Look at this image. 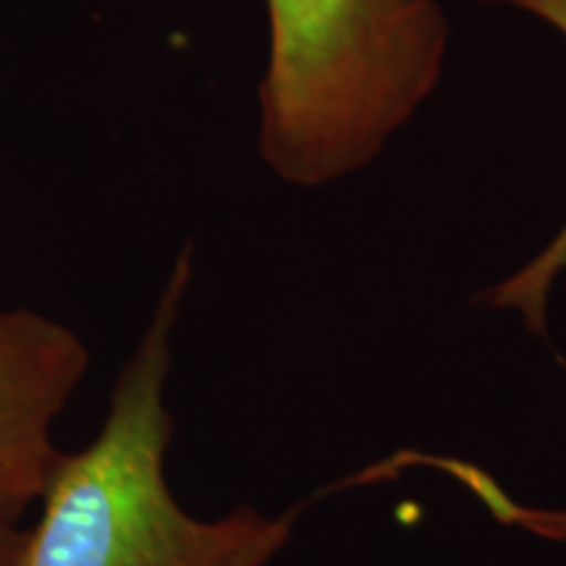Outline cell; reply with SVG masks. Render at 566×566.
Listing matches in <instances>:
<instances>
[{"mask_svg":"<svg viewBox=\"0 0 566 566\" xmlns=\"http://www.w3.org/2000/svg\"><path fill=\"white\" fill-rule=\"evenodd\" d=\"M189 283L187 247L118 373L97 436L74 454L63 451L48 478L17 566H265L289 541L296 512L271 520L239 506L221 520H197L168 485L166 388Z\"/></svg>","mask_w":566,"mask_h":566,"instance_id":"cell-1","label":"cell"},{"mask_svg":"<svg viewBox=\"0 0 566 566\" xmlns=\"http://www.w3.org/2000/svg\"><path fill=\"white\" fill-rule=\"evenodd\" d=\"M260 155L292 187L363 171L441 84L438 0H265Z\"/></svg>","mask_w":566,"mask_h":566,"instance_id":"cell-2","label":"cell"},{"mask_svg":"<svg viewBox=\"0 0 566 566\" xmlns=\"http://www.w3.org/2000/svg\"><path fill=\"white\" fill-rule=\"evenodd\" d=\"M90 349L34 310H0V525L38 504L63 451L55 420L82 386Z\"/></svg>","mask_w":566,"mask_h":566,"instance_id":"cell-3","label":"cell"},{"mask_svg":"<svg viewBox=\"0 0 566 566\" xmlns=\"http://www.w3.org/2000/svg\"><path fill=\"white\" fill-rule=\"evenodd\" d=\"M480 3L512 6V9L527 11L546 24L554 27L566 38V0H480ZM566 271V223L546 244V250L535 254L530 263L509 275L506 281L495 283L493 289L480 296V302L499 310H514L535 336H543L548 328V294L558 275Z\"/></svg>","mask_w":566,"mask_h":566,"instance_id":"cell-4","label":"cell"},{"mask_svg":"<svg viewBox=\"0 0 566 566\" xmlns=\"http://www.w3.org/2000/svg\"><path fill=\"white\" fill-rule=\"evenodd\" d=\"M417 462L443 470L446 475L459 480L467 491H472L483 501L488 512L495 520H501L504 525H514L527 530L543 541L551 543H566V509H541V506H525L520 501L509 499L504 488L495 485L493 478H488L483 470L470 462H457V459H438V457H424L412 454Z\"/></svg>","mask_w":566,"mask_h":566,"instance_id":"cell-5","label":"cell"},{"mask_svg":"<svg viewBox=\"0 0 566 566\" xmlns=\"http://www.w3.org/2000/svg\"><path fill=\"white\" fill-rule=\"evenodd\" d=\"M21 543H24V527L0 525V566H17Z\"/></svg>","mask_w":566,"mask_h":566,"instance_id":"cell-6","label":"cell"}]
</instances>
